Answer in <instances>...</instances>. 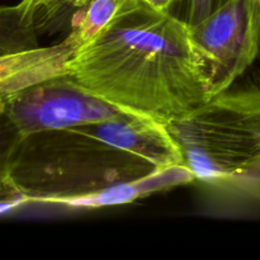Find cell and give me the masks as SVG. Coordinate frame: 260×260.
<instances>
[{"instance_id":"6da1fadb","label":"cell","mask_w":260,"mask_h":260,"mask_svg":"<svg viewBox=\"0 0 260 260\" xmlns=\"http://www.w3.org/2000/svg\"><path fill=\"white\" fill-rule=\"evenodd\" d=\"M65 74L101 98L164 126L213 96L212 60L190 25L144 0H128L69 61Z\"/></svg>"},{"instance_id":"7a4b0ae2","label":"cell","mask_w":260,"mask_h":260,"mask_svg":"<svg viewBox=\"0 0 260 260\" xmlns=\"http://www.w3.org/2000/svg\"><path fill=\"white\" fill-rule=\"evenodd\" d=\"M3 149V202L57 206L183 164L167 127L128 112L107 121L10 136Z\"/></svg>"},{"instance_id":"3957f363","label":"cell","mask_w":260,"mask_h":260,"mask_svg":"<svg viewBox=\"0 0 260 260\" xmlns=\"http://www.w3.org/2000/svg\"><path fill=\"white\" fill-rule=\"evenodd\" d=\"M165 127L194 180L260 211V86L230 88Z\"/></svg>"},{"instance_id":"277c9868","label":"cell","mask_w":260,"mask_h":260,"mask_svg":"<svg viewBox=\"0 0 260 260\" xmlns=\"http://www.w3.org/2000/svg\"><path fill=\"white\" fill-rule=\"evenodd\" d=\"M128 112L91 93L68 74L0 95L3 127L10 136L107 121Z\"/></svg>"},{"instance_id":"5b68a950","label":"cell","mask_w":260,"mask_h":260,"mask_svg":"<svg viewBox=\"0 0 260 260\" xmlns=\"http://www.w3.org/2000/svg\"><path fill=\"white\" fill-rule=\"evenodd\" d=\"M190 30L212 60L215 96L229 90L259 56L260 0H230Z\"/></svg>"},{"instance_id":"8992f818","label":"cell","mask_w":260,"mask_h":260,"mask_svg":"<svg viewBox=\"0 0 260 260\" xmlns=\"http://www.w3.org/2000/svg\"><path fill=\"white\" fill-rule=\"evenodd\" d=\"M192 182H194L193 174L184 164H180L156 173V174L141 178V179L119 183V184L112 185L107 189L90 193V194L68 198V200L61 201L57 206L96 210V208L109 207V206L126 205V203L149 197L154 193L179 187V185L189 184Z\"/></svg>"},{"instance_id":"52a82bcc","label":"cell","mask_w":260,"mask_h":260,"mask_svg":"<svg viewBox=\"0 0 260 260\" xmlns=\"http://www.w3.org/2000/svg\"><path fill=\"white\" fill-rule=\"evenodd\" d=\"M230 0H173L169 13L188 25L207 19Z\"/></svg>"},{"instance_id":"ba28073f","label":"cell","mask_w":260,"mask_h":260,"mask_svg":"<svg viewBox=\"0 0 260 260\" xmlns=\"http://www.w3.org/2000/svg\"><path fill=\"white\" fill-rule=\"evenodd\" d=\"M144 2L149 4L150 7L154 8V9L164 13H169L173 4V0H144Z\"/></svg>"},{"instance_id":"9c48e42d","label":"cell","mask_w":260,"mask_h":260,"mask_svg":"<svg viewBox=\"0 0 260 260\" xmlns=\"http://www.w3.org/2000/svg\"><path fill=\"white\" fill-rule=\"evenodd\" d=\"M91 2H93V0H73V5H71V8H73L75 12H79V10L84 9L85 7H88Z\"/></svg>"}]
</instances>
